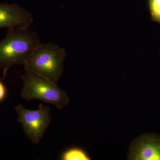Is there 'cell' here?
<instances>
[{"instance_id":"obj_1","label":"cell","mask_w":160,"mask_h":160,"mask_svg":"<svg viewBox=\"0 0 160 160\" xmlns=\"http://www.w3.org/2000/svg\"><path fill=\"white\" fill-rule=\"evenodd\" d=\"M40 43L37 33L29 27L9 29L5 38L0 41L2 80L6 77L7 71L12 66H24Z\"/></svg>"},{"instance_id":"obj_2","label":"cell","mask_w":160,"mask_h":160,"mask_svg":"<svg viewBox=\"0 0 160 160\" xmlns=\"http://www.w3.org/2000/svg\"><path fill=\"white\" fill-rule=\"evenodd\" d=\"M65 49L55 43H40L24 67L58 84L64 71Z\"/></svg>"},{"instance_id":"obj_3","label":"cell","mask_w":160,"mask_h":160,"mask_svg":"<svg viewBox=\"0 0 160 160\" xmlns=\"http://www.w3.org/2000/svg\"><path fill=\"white\" fill-rule=\"evenodd\" d=\"M21 78L23 82L21 96L23 99L41 100L58 109H62L69 104L70 98L66 92L50 80L26 69Z\"/></svg>"},{"instance_id":"obj_4","label":"cell","mask_w":160,"mask_h":160,"mask_svg":"<svg viewBox=\"0 0 160 160\" xmlns=\"http://www.w3.org/2000/svg\"><path fill=\"white\" fill-rule=\"evenodd\" d=\"M14 110L26 137L32 144L38 145L51 123L50 108L40 104L37 109L31 110L19 104Z\"/></svg>"},{"instance_id":"obj_5","label":"cell","mask_w":160,"mask_h":160,"mask_svg":"<svg viewBox=\"0 0 160 160\" xmlns=\"http://www.w3.org/2000/svg\"><path fill=\"white\" fill-rule=\"evenodd\" d=\"M33 22L31 12L18 4L0 3V29L27 28Z\"/></svg>"},{"instance_id":"obj_6","label":"cell","mask_w":160,"mask_h":160,"mask_svg":"<svg viewBox=\"0 0 160 160\" xmlns=\"http://www.w3.org/2000/svg\"><path fill=\"white\" fill-rule=\"evenodd\" d=\"M128 159L160 160V138L151 136H142L131 145Z\"/></svg>"},{"instance_id":"obj_7","label":"cell","mask_w":160,"mask_h":160,"mask_svg":"<svg viewBox=\"0 0 160 160\" xmlns=\"http://www.w3.org/2000/svg\"><path fill=\"white\" fill-rule=\"evenodd\" d=\"M62 160H89L91 159L85 150L78 147H72L63 152L61 156Z\"/></svg>"},{"instance_id":"obj_8","label":"cell","mask_w":160,"mask_h":160,"mask_svg":"<svg viewBox=\"0 0 160 160\" xmlns=\"http://www.w3.org/2000/svg\"><path fill=\"white\" fill-rule=\"evenodd\" d=\"M150 7L152 12L160 9V0H150Z\"/></svg>"},{"instance_id":"obj_9","label":"cell","mask_w":160,"mask_h":160,"mask_svg":"<svg viewBox=\"0 0 160 160\" xmlns=\"http://www.w3.org/2000/svg\"><path fill=\"white\" fill-rule=\"evenodd\" d=\"M7 93V89L2 80L0 81V102L5 99Z\"/></svg>"},{"instance_id":"obj_10","label":"cell","mask_w":160,"mask_h":160,"mask_svg":"<svg viewBox=\"0 0 160 160\" xmlns=\"http://www.w3.org/2000/svg\"><path fill=\"white\" fill-rule=\"evenodd\" d=\"M152 13L154 18L158 22H160V9L154 12H152Z\"/></svg>"}]
</instances>
